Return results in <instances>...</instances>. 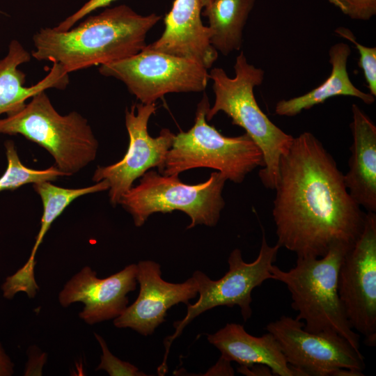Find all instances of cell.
<instances>
[{
  "mask_svg": "<svg viewBox=\"0 0 376 376\" xmlns=\"http://www.w3.org/2000/svg\"><path fill=\"white\" fill-rule=\"evenodd\" d=\"M351 55L349 45L338 42L329 49V62L331 65L330 75L318 87L300 96L281 100L275 106V113L293 117L304 110L324 103L327 100L339 95L354 97L366 104L375 102V97L364 93L352 82L347 72V61Z\"/></svg>",
  "mask_w": 376,
  "mask_h": 376,
  "instance_id": "obj_19",
  "label": "cell"
},
{
  "mask_svg": "<svg viewBox=\"0 0 376 376\" xmlns=\"http://www.w3.org/2000/svg\"><path fill=\"white\" fill-rule=\"evenodd\" d=\"M28 361L26 364L24 375H42V368L47 359V355L37 346L31 345L27 350Z\"/></svg>",
  "mask_w": 376,
  "mask_h": 376,
  "instance_id": "obj_27",
  "label": "cell"
},
{
  "mask_svg": "<svg viewBox=\"0 0 376 376\" xmlns=\"http://www.w3.org/2000/svg\"><path fill=\"white\" fill-rule=\"evenodd\" d=\"M201 9L200 0H175L165 16L162 35L146 48L193 60L208 70L218 52L210 43L208 26L202 22Z\"/></svg>",
  "mask_w": 376,
  "mask_h": 376,
  "instance_id": "obj_15",
  "label": "cell"
},
{
  "mask_svg": "<svg viewBox=\"0 0 376 376\" xmlns=\"http://www.w3.org/2000/svg\"><path fill=\"white\" fill-rule=\"evenodd\" d=\"M178 175L146 171L139 184L125 193L118 204L132 216L136 227L143 225L153 213L174 210L183 212L190 217L187 228L198 224L214 226L225 205L222 191L227 179L215 171L206 181L191 185L181 182Z\"/></svg>",
  "mask_w": 376,
  "mask_h": 376,
  "instance_id": "obj_7",
  "label": "cell"
},
{
  "mask_svg": "<svg viewBox=\"0 0 376 376\" xmlns=\"http://www.w3.org/2000/svg\"><path fill=\"white\" fill-rule=\"evenodd\" d=\"M280 248L278 244L270 246L263 230L260 251L254 261L244 262L241 251L235 249L228 259V271L221 279L212 280L198 270L193 273L199 298L194 304H187V314L182 320L173 323L175 331L164 340L166 352L164 361L158 368L159 370H167L166 358L172 342L187 324L201 313L217 306H237L244 322L251 317L252 291L264 281L272 279L271 267L276 260Z\"/></svg>",
  "mask_w": 376,
  "mask_h": 376,
  "instance_id": "obj_8",
  "label": "cell"
},
{
  "mask_svg": "<svg viewBox=\"0 0 376 376\" xmlns=\"http://www.w3.org/2000/svg\"><path fill=\"white\" fill-rule=\"evenodd\" d=\"M256 0H212L202 13L207 17L212 47L223 55L240 49L243 31Z\"/></svg>",
  "mask_w": 376,
  "mask_h": 376,
  "instance_id": "obj_21",
  "label": "cell"
},
{
  "mask_svg": "<svg viewBox=\"0 0 376 376\" xmlns=\"http://www.w3.org/2000/svg\"><path fill=\"white\" fill-rule=\"evenodd\" d=\"M45 91L0 119V133L21 134L40 145L54 157L56 167L70 176L95 159L98 142L85 118L76 111L61 115Z\"/></svg>",
  "mask_w": 376,
  "mask_h": 376,
  "instance_id": "obj_5",
  "label": "cell"
},
{
  "mask_svg": "<svg viewBox=\"0 0 376 376\" xmlns=\"http://www.w3.org/2000/svg\"><path fill=\"white\" fill-rule=\"evenodd\" d=\"M94 336L102 349L100 363L95 370H104L110 376H146L147 374L139 370L133 364L120 360L114 356L109 350L104 339L99 334Z\"/></svg>",
  "mask_w": 376,
  "mask_h": 376,
  "instance_id": "obj_24",
  "label": "cell"
},
{
  "mask_svg": "<svg viewBox=\"0 0 376 376\" xmlns=\"http://www.w3.org/2000/svg\"><path fill=\"white\" fill-rule=\"evenodd\" d=\"M14 363L0 343V376H10L14 373Z\"/></svg>",
  "mask_w": 376,
  "mask_h": 376,
  "instance_id": "obj_29",
  "label": "cell"
},
{
  "mask_svg": "<svg viewBox=\"0 0 376 376\" xmlns=\"http://www.w3.org/2000/svg\"><path fill=\"white\" fill-rule=\"evenodd\" d=\"M136 264H130L107 278L97 276L89 266L84 267L64 285L58 297L64 308L75 302L84 304L80 319L92 325L115 319L127 307V294L136 288Z\"/></svg>",
  "mask_w": 376,
  "mask_h": 376,
  "instance_id": "obj_14",
  "label": "cell"
},
{
  "mask_svg": "<svg viewBox=\"0 0 376 376\" xmlns=\"http://www.w3.org/2000/svg\"><path fill=\"white\" fill-rule=\"evenodd\" d=\"M354 20L368 21L376 15V0H327Z\"/></svg>",
  "mask_w": 376,
  "mask_h": 376,
  "instance_id": "obj_25",
  "label": "cell"
},
{
  "mask_svg": "<svg viewBox=\"0 0 376 376\" xmlns=\"http://www.w3.org/2000/svg\"><path fill=\"white\" fill-rule=\"evenodd\" d=\"M331 155L311 132L294 137L279 163L272 215L277 243L297 258L352 247L366 213L352 198Z\"/></svg>",
  "mask_w": 376,
  "mask_h": 376,
  "instance_id": "obj_1",
  "label": "cell"
},
{
  "mask_svg": "<svg viewBox=\"0 0 376 376\" xmlns=\"http://www.w3.org/2000/svg\"><path fill=\"white\" fill-rule=\"evenodd\" d=\"M234 70L233 78L221 68H214L209 72L215 98L206 120L222 111L231 118L233 125L245 130L263 155L264 166L259 171L261 182L267 189H274L280 159L294 137L273 123L256 102L253 89L263 83L264 70L250 64L242 52L236 57Z\"/></svg>",
  "mask_w": 376,
  "mask_h": 376,
  "instance_id": "obj_3",
  "label": "cell"
},
{
  "mask_svg": "<svg viewBox=\"0 0 376 376\" xmlns=\"http://www.w3.org/2000/svg\"><path fill=\"white\" fill-rule=\"evenodd\" d=\"M50 182L42 181L33 184L34 190L41 198L43 212L40 228L29 259L21 268L11 275L14 284L22 290H32L38 287L34 274L36 255L45 234L55 219L76 198L86 194L107 190L109 188L106 180L95 182L89 187L77 189L61 187Z\"/></svg>",
  "mask_w": 376,
  "mask_h": 376,
  "instance_id": "obj_20",
  "label": "cell"
},
{
  "mask_svg": "<svg viewBox=\"0 0 376 376\" xmlns=\"http://www.w3.org/2000/svg\"><path fill=\"white\" fill-rule=\"evenodd\" d=\"M237 371L248 376H272V370L263 364H253L249 366H240Z\"/></svg>",
  "mask_w": 376,
  "mask_h": 376,
  "instance_id": "obj_28",
  "label": "cell"
},
{
  "mask_svg": "<svg viewBox=\"0 0 376 376\" xmlns=\"http://www.w3.org/2000/svg\"><path fill=\"white\" fill-rule=\"evenodd\" d=\"M212 0H200L201 6L202 8H203L205 6H206L208 3H210Z\"/></svg>",
  "mask_w": 376,
  "mask_h": 376,
  "instance_id": "obj_31",
  "label": "cell"
},
{
  "mask_svg": "<svg viewBox=\"0 0 376 376\" xmlns=\"http://www.w3.org/2000/svg\"><path fill=\"white\" fill-rule=\"evenodd\" d=\"M155 103L134 104L125 110V126L129 134V146L123 158L106 166H98L93 176L97 182L106 180L109 185V196L112 205L119 203L122 196L132 187L134 180L148 170L157 167L163 169L166 153L172 146L175 134L167 128L162 129L157 137L148 132L150 116L155 113Z\"/></svg>",
  "mask_w": 376,
  "mask_h": 376,
  "instance_id": "obj_12",
  "label": "cell"
},
{
  "mask_svg": "<svg viewBox=\"0 0 376 376\" xmlns=\"http://www.w3.org/2000/svg\"><path fill=\"white\" fill-rule=\"evenodd\" d=\"M352 247L336 244L322 257L297 258L288 271L273 265L271 273L272 279L286 285L296 318L306 331L337 333L359 350V335L351 327L338 293L339 268Z\"/></svg>",
  "mask_w": 376,
  "mask_h": 376,
  "instance_id": "obj_4",
  "label": "cell"
},
{
  "mask_svg": "<svg viewBox=\"0 0 376 376\" xmlns=\"http://www.w3.org/2000/svg\"><path fill=\"white\" fill-rule=\"evenodd\" d=\"M99 72L123 82L143 104L155 103L168 93L203 91L209 79L207 69L198 62L146 47L133 56L101 65Z\"/></svg>",
  "mask_w": 376,
  "mask_h": 376,
  "instance_id": "obj_9",
  "label": "cell"
},
{
  "mask_svg": "<svg viewBox=\"0 0 376 376\" xmlns=\"http://www.w3.org/2000/svg\"><path fill=\"white\" fill-rule=\"evenodd\" d=\"M334 33L352 42L357 49L359 54L358 65L363 71L369 93L376 97V47L359 43L352 31L346 27L339 26Z\"/></svg>",
  "mask_w": 376,
  "mask_h": 376,
  "instance_id": "obj_23",
  "label": "cell"
},
{
  "mask_svg": "<svg viewBox=\"0 0 376 376\" xmlns=\"http://www.w3.org/2000/svg\"><path fill=\"white\" fill-rule=\"evenodd\" d=\"M5 147L8 164L0 177V192L13 190L29 183L54 181L58 177L69 176L54 166L44 170L28 168L20 161L13 141H7Z\"/></svg>",
  "mask_w": 376,
  "mask_h": 376,
  "instance_id": "obj_22",
  "label": "cell"
},
{
  "mask_svg": "<svg viewBox=\"0 0 376 376\" xmlns=\"http://www.w3.org/2000/svg\"><path fill=\"white\" fill-rule=\"evenodd\" d=\"M114 1L116 0H88L77 12L67 17L54 28L60 31H68L70 29L76 22L79 19H81L86 15L97 8L108 6Z\"/></svg>",
  "mask_w": 376,
  "mask_h": 376,
  "instance_id": "obj_26",
  "label": "cell"
},
{
  "mask_svg": "<svg viewBox=\"0 0 376 376\" xmlns=\"http://www.w3.org/2000/svg\"><path fill=\"white\" fill-rule=\"evenodd\" d=\"M338 293L347 320L368 346L376 345V214L368 212L363 231L345 254Z\"/></svg>",
  "mask_w": 376,
  "mask_h": 376,
  "instance_id": "obj_11",
  "label": "cell"
},
{
  "mask_svg": "<svg viewBox=\"0 0 376 376\" xmlns=\"http://www.w3.org/2000/svg\"><path fill=\"white\" fill-rule=\"evenodd\" d=\"M296 318L282 315L265 330L278 341L288 363L302 376H333L338 368L363 372L364 357L344 337L334 332L313 333Z\"/></svg>",
  "mask_w": 376,
  "mask_h": 376,
  "instance_id": "obj_10",
  "label": "cell"
},
{
  "mask_svg": "<svg viewBox=\"0 0 376 376\" xmlns=\"http://www.w3.org/2000/svg\"><path fill=\"white\" fill-rule=\"evenodd\" d=\"M161 19L155 13L141 15L126 5L106 8L68 31L40 29L33 36L31 56L56 63L68 74L122 60L147 45L148 33Z\"/></svg>",
  "mask_w": 376,
  "mask_h": 376,
  "instance_id": "obj_2",
  "label": "cell"
},
{
  "mask_svg": "<svg viewBox=\"0 0 376 376\" xmlns=\"http://www.w3.org/2000/svg\"><path fill=\"white\" fill-rule=\"evenodd\" d=\"M210 375H234V370L230 366V361L220 357L217 364L210 369Z\"/></svg>",
  "mask_w": 376,
  "mask_h": 376,
  "instance_id": "obj_30",
  "label": "cell"
},
{
  "mask_svg": "<svg viewBox=\"0 0 376 376\" xmlns=\"http://www.w3.org/2000/svg\"><path fill=\"white\" fill-rule=\"evenodd\" d=\"M31 55L17 40L9 45L7 55L0 59V116L13 114L26 104V101L36 94L55 88L64 89L69 84L68 73L53 63L49 73L36 84L24 86L26 75L18 67L29 62Z\"/></svg>",
  "mask_w": 376,
  "mask_h": 376,
  "instance_id": "obj_18",
  "label": "cell"
},
{
  "mask_svg": "<svg viewBox=\"0 0 376 376\" xmlns=\"http://www.w3.org/2000/svg\"><path fill=\"white\" fill-rule=\"evenodd\" d=\"M210 108L204 93L197 105L194 125L175 135L160 174L171 175L196 168H210L227 180L241 183L256 168L264 166L261 150L246 133L225 136L207 124L206 114Z\"/></svg>",
  "mask_w": 376,
  "mask_h": 376,
  "instance_id": "obj_6",
  "label": "cell"
},
{
  "mask_svg": "<svg viewBox=\"0 0 376 376\" xmlns=\"http://www.w3.org/2000/svg\"><path fill=\"white\" fill-rule=\"evenodd\" d=\"M136 281L140 290L134 302L113 319L119 329L130 328L141 335H152L157 327L166 321L169 308L189 301L198 294L197 285L191 276L185 282L173 283L162 278L161 266L152 260L136 264Z\"/></svg>",
  "mask_w": 376,
  "mask_h": 376,
  "instance_id": "obj_13",
  "label": "cell"
},
{
  "mask_svg": "<svg viewBox=\"0 0 376 376\" xmlns=\"http://www.w3.org/2000/svg\"><path fill=\"white\" fill-rule=\"evenodd\" d=\"M350 125L353 142L344 182L352 198L367 212H376V126L357 104Z\"/></svg>",
  "mask_w": 376,
  "mask_h": 376,
  "instance_id": "obj_16",
  "label": "cell"
},
{
  "mask_svg": "<svg viewBox=\"0 0 376 376\" xmlns=\"http://www.w3.org/2000/svg\"><path fill=\"white\" fill-rule=\"evenodd\" d=\"M208 342L217 348L221 357L240 366L263 364L274 375L302 376L287 361L276 338L271 333L260 337L246 332L243 325L228 323L217 332L207 334Z\"/></svg>",
  "mask_w": 376,
  "mask_h": 376,
  "instance_id": "obj_17",
  "label": "cell"
}]
</instances>
